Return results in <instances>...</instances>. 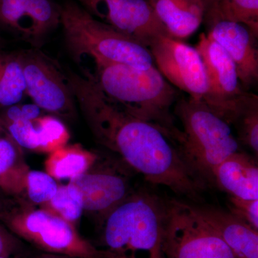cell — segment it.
<instances>
[{
	"label": "cell",
	"instance_id": "cell-1",
	"mask_svg": "<svg viewBox=\"0 0 258 258\" xmlns=\"http://www.w3.org/2000/svg\"><path fill=\"white\" fill-rule=\"evenodd\" d=\"M67 76L76 104L101 145L119 154L152 184L198 202L208 183L175 142L157 125L130 114L111 101L91 78L71 70Z\"/></svg>",
	"mask_w": 258,
	"mask_h": 258
},
{
	"label": "cell",
	"instance_id": "cell-2",
	"mask_svg": "<svg viewBox=\"0 0 258 258\" xmlns=\"http://www.w3.org/2000/svg\"><path fill=\"white\" fill-rule=\"evenodd\" d=\"M86 70L102 92L130 114L161 129L180 148L183 134L175 123L172 107L179 93L155 66L142 70L121 64L94 62Z\"/></svg>",
	"mask_w": 258,
	"mask_h": 258
},
{
	"label": "cell",
	"instance_id": "cell-3",
	"mask_svg": "<svg viewBox=\"0 0 258 258\" xmlns=\"http://www.w3.org/2000/svg\"><path fill=\"white\" fill-rule=\"evenodd\" d=\"M60 8L64 42L78 62L88 57L93 62L125 64L142 70L155 66L149 47L98 20L82 5L69 0Z\"/></svg>",
	"mask_w": 258,
	"mask_h": 258
},
{
	"label": "cell",
	"instance_id": "cell-4",
	"mask_svg": "<svg viewBox=\"0 0 258 258\" xmlns=\"http://www.w3.org/2000/svg\"><path fill=\"white\" fill-rule=\"evenodd\" d=\"M166 200L134 191L103 219L106 250L118 258H163Z\"/></svg>",
	"mask_w": 258,
	"mask_h": 258
},
{
	"label": "cell",
	"instance_id": "cell-5",
	"mask_svg": "<svg viewBox=\"0 0 258 258\" xmlns=\"http://www.w3.org/2000/svg\"><path fill=\"white\" fill-rule=\"evenodd\" d=\"M174 114L182 125L181 152L199 175L213 184L217 166L241 151L232 125L203 102L189 98L177 100Z\"/></svg>",
	"mask_w": 258,
	"mask_h": 258
},
{
	"label": "cell",
	"instance_id": "cell-6",
	"mask_svg": "<svg viewBox=\"0 0 258 258\" xmlns=\"http://www.w3.org/2000/svg\"><path fill=\"white\" fill-rule=\"evenodd\" d=\"M0 222L18 238L44 253L73 258H118L83 238L74 224L48 209L35 208L25 198L15 199Z\"/></svg>",
	"mask_w": 258,
	"mask_h": 258
},
{
	"label": "cell",
	"instance_id": "cell-7",
	"mask_svg": "<svg viewBox=\"0 0 258 258\" xmlns=\"http://www.w3.org/2000/svg\"><path fill=\"white\" fill-rule=\"evenodd\" d=\"M163 258H239L191 203L166 200Z\"/></svg>",
	"mask_w": 258,
	"mask_h": 258
},
{
	"label": "cell",
	"instance_id": "cell-8",
	"mask_svg": "<svg viewBox=\"0 0 258 258\" xmlns=\"http://www.w3.org/2000/svg\"><path fill=\"white\" fill-rule=\"evenodd\" d=\"M195 47L208 79V92L203 103L232 125L254 94L243 87L233 61L208 33L200 35Z\"/></svg>",
	"mask_w": 258,
	"mask_h": 258
},
{
	"label": "cell",
	"instance_id": "cell-9",
	"mask_svg": "<svg viewBox=\"0 0 258 258\" xmlns=\"http://www.w3.org/2000/svg\"><path fill=\"white\" fill-rule=\"evenodd\" d=\"M26 94L43 111L62 118L76 116V99L64 69L37 47L18 51Z\"/></svg>",
	"mask_w": 258,
	"mask_h": 258
},
{
	"label": "cell",
	"instance_id": "cell-10",
	"mask_svg": "<svg viewBox=\"0 0 258 258\" xmlns=\"http://www.w3.org/2000/svg\"><path fill=\"white\" fill-rule=\"evenodd\" d=\"M157 69L171 86L203 102L208 92L203 59L196 47L170 36L156 39L149 47Z\"/></svg>",
	"mask_w": 258,
	"mask_h": 258
},
{
	"label": "cell",
	"instance_id": "cell-11",
	"mask_svg": "<svg viewBox=\"0 0 258 258\" xmlns=\"http://www.w3.org/2000/svg\"><path fill=\"white\" fill-rule=\"evenodd\" d=\"M83 7L144 46L149 47L159 37L170 36L148 0H88Z\"/></svg>",
	"mask_w": 258,
	"mask_h": 258
},
{
	"label": "cell",
	"instance_id": "cell-12",
	"mask_svg": "<svg viewBox=\"0 0 258 258\" xmlns=\"http://www.w3.org/2000/svg\"><path fill=\"white\" fill-rule=\"evenodd\" d=\"M0 25L40 48L60 25V5L52 0H0Z\"/></svg>",
	"mask_w": 258,
	"mask_h": 258
},
{
	"label": "cell",
	"instance_id": "cell-13",
	"mask_svg": "<svg viewBox=\"0 0 258 258\" xmlns=\"http://www.w3.org/2000/svg\"><path fill=\"white\" fill-rule=\"evenodd\" d=\"M98 159L89 170L70 182L81 193L84 212L103 220L134 191L123 171L114 166L99 165Z\"/></svg>",
	"mask_w": 258,
	"mask_h": 258
},
{
	"label": "cell",
	"instance_id": "cell-14",
	"mask_svg": "<svg viewBox=\"0 0 258 258\" xmlns=\"http://www.w3.org/2000/svg\"><path fill=\"white\" fill-rule=\"evenodd\" d=\"M208 34L226 51L237 69L246 90L258 81L257 37L247 27L230 21L208 25Z\"/></svg>",
	"mask_w": 258,
	"mask_h": 258
},
{
	"label": "cell",
	"instance_id": "cell-15",
	"mask_svg": "<svg viewBox=\"0 0 258 258\" xmlns=\"http://www.w3.org/2000/svg\"><path fill=\"white\" fill-rule=\"evenodd\" d=\"M191 205L239 258H258V230L230 210L211 205Z\"/></svg>",
	"mask_w": 258,
	"mask_h": 258
},
{
	"label": "cell",
	"instance_id": "cell-16",
	"mask_svg": "<svg viewBox=\"0 0 258 258\" xmlns=\"http://www.w3.org/2000/svg\"><path fill=\"white\" fill-rule=\"evenodd\" d=\"M3 123L20 147L34 152L50 154L67 145L70 139L66 125L53 115Z\"/></svg>",
	"mask_w": 258,
	"mask_h": 258
},
{
	"label": "cell",
	"instance_id": "cell-17",
	"mask_svg": "<svg viewBox=\"0 0 258 258\" xmlns=\"http://www.w3.org/2000/svg\"><path fill=\"white\" fill-rule=\"evenodd\" d=\"M213 184L230 197L258 200V167L255 161L242 151L232 154L214 171Z\"/></svg>",
	"mask_w": 258,
	"mask_h": 258
},
{
	"label": "cell",
	"instance_id": "cell-18",
	"mask_svg": "<svg viewBox=\"0 0 258 258\" xmlns=\"http://www.w3.org/2000/svg\"><path fill=\"white\" fill-rule=\"evenodd\" d=\"M169 35L182 40L193 35L204 21L203 0H148Z\"/></svg>",
	"mask_w": 258,
	"mask_h": 258
},
{
	"label": "cell",
	"instance_id": "cell-19",
	"mask_svg": "<svg viewBox=\"0 0 258 258\" xmlns=\"http://www.w3.org/2000/svg\"><path fill=\"white\" fill-rule=\"evenodd\" d=\"M30 167L23 149L0 119V191L14 199L25 198Z\"/></svg>",
	"mask_w": 258,
	"mask_h": 258
},
{
	"label": "cell",
	"instance_id": "cell-20",
	"mask_svg": "<svg viewBox=\"0 0 258 258\" xmlns=\"http://www.w3.org/2000/svg\"><path fill=\"white\" fill-rule=\"evenodd\" d=\"M98 159L95 153L81 144L66 145L50 153L45 161V169L55 179L71 181L89 170Z\"/></svg>",
	"mask_w": 258,
	"mask_h": 258
},
{
	"label": "cell",
	"instance_id": "cell-21",
	"mask_svg": "<svg viewBox=\"0 0 258 258\" xmlns=\"http://www.w3.org/2000/svg\"><path fill=\"white\" fill-rule=\"evenodd\" d=\"M207 25L218 21L244 25L258 36V0H203Z\"/></svg>",
	"mask_w": 258,
	"mask_h": 258
},
{
	"label": "cell",
	"instance_id": "cell-22",
	"mask_svg": "<svg viewBox=\"0 0 258 258\" xmlns=\"http://www.w3.org/2000/svg\"><path fill=\"white\" fill-rule=\"evenodd\" d=\"M25 94L26 85L18 51L0 49V106L20 103Z\"/></svg>",
	"mask_w": 258,
	"mask_h": 258
},
{
	"label": "cell",
	"instance_id": "cell-23",
	"mask_svg": "<svg viewBox=\"0 0 258 258\" xmlns=\"http://www.w3.org/2000/svg\"><path fill=\"white\" fill-rule=\"evenodd\" d=\"M40 207L55 212L74 225L84 212L82 195L79 189L71 182L58 186L55 195L50 201Z\"/></svg>",
	"mask_w": 258,
	"mask_h": 258
},
{
	"label": "cell",
	"instance_id": "cell-24",
	"mask_svg": "<svg viewBox=\"0 0 258 258\" xmlns=\"http://www.w3.org/2000/svg\"><path fill=\"white\" fill-rule=\"evenodd\" d=\"M232 125L238 134L240 144H244L257 156L258 154V97L256 95L249 99L242 108Z\"/></svg>",
	"mask_w": 258,
	"mask_h": 258
},
{
	"label": "cell",
	"instance_id": "cell-25",
	"mask_svg": "<svg viewBox=\"0 0 258 258\" xmlns=\"http://www.w3.org/2000/svg\"><path fill=\"white\" fill-rule=\"evenodd\" d=\"M58 186L55 179L47 172L30 169L27 174L25 196L30 203L42 206L55 195Z\"/></svg>",
	"mask_w": 258,
	"mask_h": 258
},
{
	"label": "cell",
	"instance_id": "cell-26",
	"mask_svg": "<svg viewBox=\"0 0 258 258\" xmlns=\"http://www.w3.org/2000/svg\"><path fill=\"white\" fill-rule=\"evenodd\" d=\"M230 211L258 230V200H244L230 197Z\"/></svg>",
	"mask_w": 258,
	"mask_h": 258
},
{
	"label": "cell",
	"instance_id": "cell-27",
	"mask_svg": "<svg viewBox=\"0 0 258 258\" xmlns=\"http://www.w3.org/2000/svg\"><path fill=\"white\" fill-rule=\"evenodd\" d=\"M41 108L35 103L32 104H18L3 108L0 112V119L3 123L20 120H32L41 115Z\"/></svg>",
	"mask_w": 258,
	"mask_h": 258
},
{
	"label": "cell",
	"instance_id": "cell-28",
	"mask_svg": "<svg viewBox=\"0 0 258 258\" xmlns=\"http://www.w3.org/2000/svg\"><path fill=\"white\" fill-rule=\"evenodd\" d=\"M21 250L19 239L0 222V256L13 258Z\"/></svg>",
	"mask_w": 258,
	"mask_h": 258
},
{
	"label": "cell",
	"instance_id": "cell-29",
	"mask_svg": "<svg viewBox=\"0 0 258 258\" xmlns=\"http://www.w3.org/2000/svg\"><path fill=\"white\" fill-rule=\"evenodd\" d=\"M14 198L5 199L0 196V220L5 213V212L10 208L13 203Z\"/></svg>",
	"mask_w": 258,
	"mask_h": 258
},
{
	"label": "cell",
	"instance_id": "cell-30",
	"mask_svg": "<svg viewBox=\"0 0 258 258\" xmlns=\"http://www.w3.org/2000/svg\"><path fill=\"white\" fill-rule=\"evenodd\" d=\"M35 258H73L67 257V256L58 255V254L42 253L41 255L38 256Z\"/></svg>",
	"mask_w": 258,
	"mask_h": 258
},
{
	"label": "cell",
	"instance_id": "cell-31",
	"mask_svg": "<svg viewBox=\"0 0 258 258\" xmlns=\"http://www.w3.org/2000/svg\"><path fill=\"white\" fill-rule=\"evenodd\" d=\"M78 1H79V3L82 5V6H84L85 4H86V2H87L88 0H78Z\"/></svg>",
	"mask_w": 258,
	"mask_h": 258
},
{
	"label": "cell",
	"instance_id": "cell-32",
	"mask_svg": "<svg viewBox=\"0 0 258 258\" xmlns=\"http://www.w3.org/2000/svg\"><path fill=\"white\" fill-rule=\"evenodd\" d=\"M0 258H8V257H3V256H0Z\"/></svg>",
	"mask_w": 258,
	"mask_h": 258
},
{
	"label": "cell",
	"instance_id": "cell-33",
	"mask_svg": "<svg viewBox=\"0 0 258 258\" xmlns=\"http://www.w3.org/2000/svg\"><path fill=\"white\" fill-rule=\"evenodd\" d=\"M0 49H2L1 45H0Z\"/></svg>",
	"mask_w": 258,
	"mask_h": 258
}]
</instances>
